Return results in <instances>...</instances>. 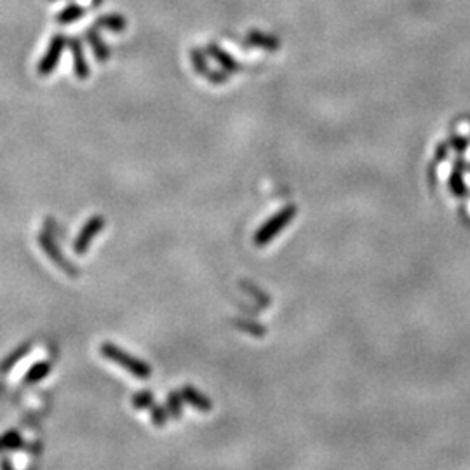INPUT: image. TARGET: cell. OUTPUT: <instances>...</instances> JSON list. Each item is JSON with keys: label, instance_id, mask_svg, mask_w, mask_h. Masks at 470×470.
Wrapping results in <instances>:
<instances>
[{"label": "cell", "instance_id": "1", "mask_svg": "<svg viewBox=\"0 0 470 470\" xmlns=\"http://www.w3.org/2000/svg\"><path fill=\"white\" fill-rule=\"evenodd\" d=\"M100 352L105 359L115 362L117 366L126 369L129 375H133L134 378H140V380H149L152 376V366H149L147 362H143L141 359H138L136 355L129 354V352L122 350L120 347H117L112 341H103Z\"/></svg>", "mask_w": 470, "mask_h": 470}, {"label": "cell", "instance_id": "2", "mask_svg": "<svg viewBox=\"0 0 470 470\" xmlns=\"http://www.w3.org/2000/svg\"><path fill=\"white\" fill-rule=\"evenodd\" d=\"M297 213H298L297 206H294V204H290V206L282 207L281 211L272 214V216L268 218V220L265 221L260 228H258L256 234H254V237H253L254 246H258V247L267 246L272 239H275V237H277V235L281 234V232L284 230V228H286L291 221H293V218L297 216Z\"/></svg>", "mask_w": 470, "mask_h": 470}, {"label": "cell", "instance_id": "3", "mask_svg": "<svg viewBox=\"0 0 470 470\" xmlns=\"http://www.w3.org/2000/svg\"><path fill=\"white\" fill-rule=\"evenodd\" d=\"M66 42H68V39H66L65 35H62V33H56V35L51 37L42 59H40L39 65H37V73H39V75L42 77L51 75V73L58 68V63L59 59H62L63 49H65Z\"/></svg>", "mask_w": 470, "mask_h": 470}, {"label": "cell", "instance_id": "4", "mask_svg": "<svg viewBox=\"0 0 470 470\" xmlns=\"http://www.w3.org/2000/svg\"><path fill=\"white\" fill-rule=\"evenodd\" d=\"M39 244L40 247H42L44 253H46V256L49 258L59 270H63L66 275H70V277H77V275H79L77 267L62 253V250L58 247L56 241L53 239L51 234H47V232L39 234Z\"/></svg>", "mask_w": 470, "mask_h": 470}, {"label": "cell", "instance_id": "5", "mask_svg": "<svg viewBox=\"0 0 470 470\" xmlns=\"http://www.w3.org/2000/svg\"><path fill=\"white\" fill-rule=\"evenodd\" d=\"M190 62H192V66H194V70H196L197 75L204 77V79L209 80L211 84H216V86H220V84L228 82L227 70H213V68H211L209 63H207L206 53H204L203 49H199V47H194V49H190Z\"/></svg>", "mask_w": 470, "mask_h": 470}, {"label": "cell", "instance_id": "6", "mask_svg": "<svg viewBox=\"0 0 470 470\" xmlns=\"http://www.w3.org/2000/svg\"><path fill=\"white\" fill-rule=\"evenodd\" d=\"M105 227V218L102 214H96V216H91L89 220L86 221V225L82 227V230L79 232V235L73 241V253L75 254H86L87 250H89L91 243L94 241V237L100 234Z\"/></svg>", "mask_w": 470, "mask_h": 470}, {"label": "cell", "instance_id": "7", "mask_svg": "<svg viewBox=\"0 0 470 470\" xmlns=\"http://www.w3.org/2000/svg\"><path fill=\"white\" fill-rule=\"evenodd\" d=\"M66 46L70 47V53H72L73 73H75L77 79L86 80L87 77H89L91 70H89V65H87L86 55H84L82 42H80V39H77V37H68V42H66Z\"/></svg>", "mask_w": 470, "mask_h": 470}, {"label": "cell", "instance_id": "8", "mask_svg": "<svg viewBox=\"0 0 470 470\" xmlns=\"http://www.w3.org/2000/svg\"><path fill=\"white\" fill-rule=\"evenodd\" d=\"M206 55H209L211 58L216 59L220 63L221 70H227L228 73H239L243 72V65H241L230 53H227L221 46H218L216 42H209L206 46Z\"/></svg>", "mask_w": 470, "mask_h": 470}, {"label": "cell", "instance_id": "9", "mask_svg": "<svg viewBox=\"0 0 470 470\" xmlns=\"http://www.w3.org/2000/svg\"><path fill=\"white\" fill-rule=\"evenodd\" d=\"M84 39L89 44L91 49H93L94 58L98 59L100 63L109 62L110 56H112V49L106 46V42L102 39V35L96 32V26H94V28H87L86 33H84Z\"/></svg>", "mask_w": 470, "mask_h": 470}, {"label": "cell", "instance_id": "10", "mask_svg": "<svg viewBox=\"0 0 470 470\" xmlns=\"http://www.w3.org/2000/svg\"><path fill=\"white\" fill-rule=\"evenodd\" d=\"M246 44L251 47H258V49H265L268 53L279 51V47H281L279 37L260 32V30H251L246 37Z\"/></svg>", "mask_w": 470, "mask_h": 470}, {"label": "cell", "instance_id": "11", "mask_svg": "<svg viewBox=\"0 0 470 470\" xmlns=\"http://www.w3.org/2000/svg\"><path fill=\"white\" fill-rule=\"evenodd\" d=\"M181 397H183L185 402H188L190 406L199 409V411L207 413L213 409V402H211V399L207 397V395L200 394V392L197 391L196 387H192V385H185V387L181 388Z\"/></svg>", "mask_w": 470, "mask_h": 470}, {"label": "cell", "instance_id": "12", "mask_svg": "<svg viewBox=\"0 0 470 470\" xmlns=\"http://www.w3.org/2000/svg\"><path fill=\"white\" fill-rule=\"evenodd\" d=\"M94 26L102 30H109V32H113V33H120V32H126L127 19L124 18L122 15H103L96 19Z\"/></svg>", "mask_w": 470, "mask_h": 470}, {"label": "cell", "instance_id": "13", "mask_svg": "<svg viewBox=\"0 0 470 470\" xmlns=\"http://www.w3.org/2000/svg\"><path fill=\"white\" fill-rule=\"evenodd\" d=\"M51 373V362L47 361H39L32 366V368L26 371L25 378H23V384L33 385L42 382L44 378H47V375Z\"/></svg>", "mask_w": 470, "mask_h": 470}, {"label": "cell", "instance_id": "14", "mask_svg": "<svg viewBox=\"0 0 470 470\" xmlns=\"http://www.w3.org/2000/svg\"><path fill=\"white\" fill-rule=\"evenodd\" d=\"M86 16V9L79 4H70L66 8H63L62 11L56 15V23L59 25H72V23L79 21L80 18Z\"/></svg>", "mask_w": 470, "mask_h": 470}, {"label": "cell", "instance_id": "15", "mask_svg": "<svg viewBox=\"0 0 470 470\" xmlns=\"http://www.w3.org/2000/svg\"><path fill=\"white\" fill-rule=\"evenodd\" d=\"M462 169H463V159H458L455 162V167L451 171V176H449V190L455 197H463L467 194L465 183H463L462 178Z\"/></svg>", "mask_w": 470, "mask_h": 470}, {"label": "cell", "instance_id": "16", "mask_svg": "<svg viewBox=\"0 0 470 470\" xmlns=\"http://www.w3.org/2000/svg\"><path fill=\"white\" fill-rule=\"evenodd\" d=\"M30 350H32V345L30 344H21L18 348H15V350L2 361V364H0V373L11 371L21 359H25V355L30 354Z\"/></svg>", "mask_w": 470, "mask_h": 470}, {"label": "cell", "instance_id": "17", "mask_svg": "<svg viewBox=\"0 0 470 470\" xmlns=\"http://www.w3.org/2000/svg\"><path fill=\"white\" fill-rule=\"evenodd\" d=\"M23 444H25V441H23L21 434L18 431H9L4 435H0V453L19 449L23 448Z\"/></svg>", "mask_w": 470, "mask_h": 470}, {"label": "cell", "instance_id": "18", "mask_svg": "<svg viewBox=\"0 0 470 470\" xmlns=\"http://www.w3.org/2000/svg\"><path fill=\"white\" fill-rule=\"evenodd\" d=\"M167 411H169V416L174 420H180L183 416V397H181V392H169L167 395Z\"/></svg>", "mask_w": 470, "mask_h": 470}, {"label": "cell", "instance_id": "19", "mask_svg": "<svg viewBox=\"0 0 470 470\" xmlns=\"http://www.w3.org/2000/svg\"><path fill=\"white\" fill-rule=\"evenodd\" d=\"M150 418H152V423L156 427H164L169 420V411L167 408L159 404H152L150 406Z\"/></svg>", "mask_w": 470, "mask_h": 470}, {"label": "cell", "instance_id": "20", "mask_svg": "<svg viewBox=\"0 0 470 470\" xmlns=\"http://www.w3.org/2000/svg\"><path fill=\"white\" fill-rule=\"evenodd\" d=\"M152 404H156V395H153V392L143 391L133 395V408L145 409L150 408Z\"/></svg>", "mask_w": 470, "mask_h": 470}, {"label": "cell", "instance_id": "21", "mask_svg": "<svg viewBox=\"0 0 470 470\" xmlns=\"http://www.w3.org/2000/svg\"><path fill=\"white\" fill-rule=\"evenodd\" d=\"M451 147L455 149V152L463 153L469 147V140L467 138H460V136H453L451 138Z\"/></svg>", "mask_w": 470, "mask_h": 470}, {"label": "cell", "instance_id": "22", "mask_svg": "<svg viewBox=\"0 0 470 470\" xmlns=\"http://www.w3.org/2000/svg\"><path fill=\"white\" fill-rule=\"evenodd\" d=\"M446 156H448V145H439L438 152H435V160H444Z\"/></svg>", "mask_w": 470, "mask_h": 470}, {"label": "cell", "instance_id": "23", "mask_svg": "<svg viewBox=\"0 0 470 470\" xmlns=\"http://www.w3.org/2000/svg\"><path fill=\"white\" fill-rule=\"evenodd\" d=\"M0 469H15V465L8 458H0Z\"/></svg>", "mask_w": 470, "mask_h": 470}, {"label": "cell", "instance_id": "24", "mask_svg": "<svg viewBox=\"0 0 470 470\" xmlns=\"http://www.w3.org/2000/svg\"><path fill=\"white\" fill-rule=\"evenodd\" d=\"M91 4H93L94 8H100V6L103 4V0H91Z\"/></svg>", "mask_w": 470, "mask_h": 470}]
</instances>
